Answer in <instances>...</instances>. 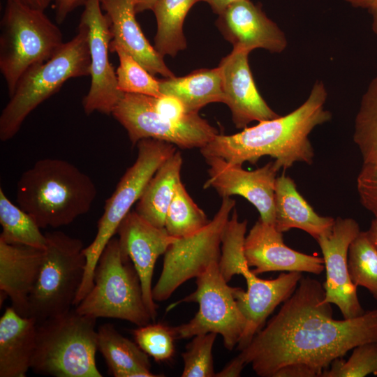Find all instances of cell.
Returning a JSON list of instances; mask_svg holds the SVG:
<instances>
[{"instance_id": "1", "label": "cell", "mask_w": 377, "mask_h": 377, "mask_svg": "<svg viewBox=\"0 0 377 377\" xmlns=\"http://www.w3.org/2000/svg\"><path fill=\"white\" fill-rule=\"evenodd\" d=\"M318 281L302 276L279 312L238 355L260 377H321L356 346L377 342V309L333 318Z\"/></svg>"}, {"instance_id": "2", "label": "cell", "mask_w": 377, "mask_h": 377, "mask_svg": "<svg viewBox=\"0 0 377 377\" xmlns=\"http://www.w3.org/2000/svg\"><path fill=\"white\" fill-rule=\"evenodd\" d=\"M327 97L324 83L317 80L307 99L290 113L233 135L218 134L200 152L205 158L217 156L234 165L256 164L265 156L274 158L279 169L286 170L297 162L311 165L314 149L309 135L332 119V113L325 108Z\"/></svg>"}, {"instance_id": "3", "label": "cell", "mask_w": 377, "mask_h": 377, "mask_svg": "<svg viewBox=\"0 0 377 377\" xmlns=\"http://www.w3.org/2000/svg\"><path fill=\"white\" fill-rule=\"evenodd\" d=\"M96 195V186L88 175L59 158L37 161L17 185L18 206L40 228L71 223L89 211Z\"/></svg>"}, {"instance_id": "4", "label": "cell", "mask_w": 377, "mask_h": 377, "mask_svg": "<svg viewBox=\"0 0 377 377\" xmlns=\"http://www.w3.org/2000/svg\"><path fill=\"white\" fill-rule=\"evenodd\" d=\"M247 221H239L234 208L221 237L219 266L222 276L228 282L235 274L246 279V290L235 287L234 296L246 320L243 334L237 349H244L253 337L264 327L269 316L281 303L288 299L295 290L302 272L281 273L276 278H258L246 260L243 245Z\"/></svg>"}, {"instance_id": "5", "label": "cell", "mask_w": 377, "mask_h": 377, "mask_svg": "<svg viewBox=\"0 0 377 377\" xmlns=\"http://www.w3.org/2000/svg\"><path fill=\"white\" fill-rule=\"evenodd\" d=\"M96 319L71 309L37 323L31 369L55 377H102L96 364Z\"/></svg>"}, {"instance_id": "6", "label": "cell", "mask_w": 377, "mask_h": 377, "mask_svg": "<svg viewBox=\"0 0 377 377\" xmlns=\"http://www.w3.org/2000/svg\"><path fill=\"white\" fill-rule=\"evenodd\" d=\"M90 75L89 33L79 23L77 34L48 61L31 67L19 80L0 115V140L13 138L27 116L69 79Z\"/></svg>"}, {"instance_id": "7", "label": "cell", "mask_w": 377, "mask_h": 377, "mask_svg": "<svg viewBox=\"0 0 377 377\" xmlns=\"http://www.w3.org/2000/svg\"><path fill=\"white\" fill-rule=\"evenodd\" d=\"M0 28V71L10 97L23 75L50 59L64 42L44 11L12 0H6Z\"/></svg>"}, {"instance_id": "8", "label": "cell", "mask_w": 377, "mask_h": 377, "mask_svg": "<svg viewBox=\"0 0 377 377\" xmlns=\"http://www.w3.org/2000/svg\"><path fill=\"white\" fill-rule=\"evenodd\" d=\"M136 145L135 161L126 170L114 191L106 200L103 214L97 224L95 238L83 250L86 266L75 304L80 303L92 288L94 271L100 256L117 233L119 224L138 201L157 170L177 151L171 143L150 138L141 140Z\"/></svg>"}, {"instance_id": "9", "label": "cell", "mask_w": 377, "mask_h": 377, "mask_svg": "<svg viewBox=\"0 0 377 377\" xmlns=\"http://www.w3.org/2000/svg\"><path fill=\"white\" fill-rule=\"evenodd\" d=\"M75 309L82 315L125 320L138 326L152 320L138 274L130 258L121 253L118 238L107 244L95 268L94 285Z\"/></svg>"}, {"instance_id": "10", "label": "cell", "mask_w": 377, "mask_h": 377, "mask_svg": "<svg viewBox=\"0 0 377 377\" xmlns=\"http://www.w3.org/2000/svg\"><path fill=\"white\" fill-rule=\"evenodd\" d=\"M45 235V258L29 300V318L36 323L72 309L86 266L81 239L59 230Z\"/></svg>"}, {"instance_id": "11", "label": "cell", "mask_w": 377, "mask_h": 377, "mask_svg": "<svg viewBox=\"0 0 377 377\" xmlns=\"http://www.w3.org/2000/svg\"><path fill=\"white\" fill-rule=\"evenodd\" d=\"M195 290L181 302H197L199 309L187 323L173 327L177 339L214 332L223 337L225 347L237 346L245 329L246 320L234 296V288L221 274L219 262L212 263L196 278Z\"/></svg>"}, {"instance_id": "12", "label": "cell", "mask_w": 377, "mask_h": 377, "mask_svg": "<svg viewBox=\"0 0 377 377\" xmlns=\"http://www.w3.org/2000/svg\"><path fill=\"white\" fill-rule=\"evenodd\" d=\"M154 98L124 93L112 111V115L126 129L133 145L150 138L184 149H200L219 134L198 113L188 114L179 121L162 117L154 108Z\"/></svg>"}, {"instance_id": "13", "label": "cell", "mask_w": 377, "mask_h": 377, "mask_svg": "<svg viewBox=\"0 0 377 377\" xmlns=\"http://www.w3.org/2000/svg\"><path fill=\"white\" fill-rule=\"evenodd\" d=\"M235 201L223 198L221 206L209 223L198 233L177 238L164 253L160 277L152 288L155 302L168 300L186 281L196 278L212 263L219 262L221 237Z\"/></svg>"}, {"instance_id": "14", "label": "cell", "mask_w": 377, "mask_h": 377, "mask_svg": "<svg viewBox=\"0 0 377 377\" xmlns=\"http://www.w3.org/2000/svg\"><path fill=\"white\" fill-rule=\"evenodd\" d=\"M83 6L80 22L88 29L91 84L82 107L87 114H112L124 93L118 88L116 72L109 59L110 21L103 13L100 0H87Z\"/></svg>"}, {"instance_id": "15", "label": "cell", "mask_w": 377, "mask_h": 377, "mask_svg": "<svg viewBox=\"0 0 377 377\" xmlns=\"http://www.w3.org/2000/svg\"><path fill=\"white\" fill-rule=\"evenodd\" d=\"M360 232L359 224L353 219L337 217L331 232L316 239L326 272V280L323 284L325 302L337 306L345 319L365 312L357 297V287L350 280L348 266L350 244Z\"/></svg>"}, {"instance_id": "16", "label": "cell", "mask_w": 377, "mask_h": 377, "mask_svg": "<svg viewBox=\"0 0 377 377\" xmlns=\"http://www.w3.org/2000/svg\"><path fill=\"white\" fill-rule=\"evenodd\" d=\"M209 165V178L204 188H214L223 198L241 195L250 202L258 211L260 219L274 224V189L276 175L280 170L275 161L252 171L240 165L228 163L222 158H205Z\"/></svg>"}, {"instance_id": "17", "label": "cell", "mask_w": 377, "mask_h": 377, "mask_svg": "<svg viewBox=\"0 0 377 377\" xmlns=\"http://www.w3.org/2000/svg\"><path fill=\"white\" fill-rule=\"evenodd\" d=\"M117 233L121 253L130 258L138 274L145 306L154 321L158 308L151 285L155 264L177 238L170 235L165 228L153 226L135 210L122 220Z\"/></svg>"}, {"instance_id": "18", "label": "cell", "mask_w": 377, "mask_h": 377, "mask_svg": "<svg viewBox=\"0 0 377 377\" xmlns=\"http://www.w3.org/2000/svg\"><path fill=\"white\" fill-rule=\"evenodd\" d=\"M243 249L248 265L254 267L251 270L256 275L276 271L320 274L325 269L323 258L288 247L283 232L260 219L245 236Z\"/></svg>"}, {"instance_id": "19", "label": "cell", "mask_w": 377, "mask_h": 377, "mask_svg": "<svg viewBox=\"0 0 377 377\" xmlns=\"http://www.w3.org/2000/svg\"><path fill=\"white\" fill-rule=\"evenodd\" d=\"M249 53L233 48L219 65L224 103L230 110L236 128L243 129L253 121L260 122L280 116L267 105L256 86L249 64Z\"/></svg>"}, {"instance_id": "20", "label": "cell", "mask_w": 377, "mask_h": 377, "mask_svg": "<svg viewBox=\"0 0 377 377\" xmlns=\"http://www.w3.org/2000/svg\"><path fill=\"white\" fill-rule=\"evenodd\" d=\"M218 15L216 27L233 48L281 53L287 47L285 34L251 0H239Z\"/></svg>"}, {"instance_id": "21", "label": "cell", "mask_w": 377, "mask_h": 377, "mask_svg": "<svg viewBox=\"0 0 377 377\" xmlns=\"http://www.w3.org/2000/svg\"><path fill=\"white\" fill-rule=\"evenodd\" d=\"M101 6L110 21L112 38L110 51L120 47L132 56L149 73L164 77L175 75L166 66L163 57L152 46L144 35L136 20L133 0H100Z\"/></svg>"}, {"instance_id": "22", "label": "cell", "mask_w": 377, "mask_h": 377, "mask_svg": "<svg viewBox=\"0 0 377 377\" xmlns=\"http://www.w3.org/2000/svg\"><path fill=\"white\" fill-rule=\"evenodd\" d=\"M45 249L0 239V291L6 293L12 307L29 318V300L38 280Z\"/></svg>"}, {"instance_id": "23", "label": "cell", "mask_w": 377, "mask_h": 377, "mask_svg": "<svg viewBox=\"0 0 377 377\" xmlns=\"http://www.w3.org/2000/svg\"><path fill=\"white\" fill-rule=\"evenodd\" d=\"M36 321L7 307L0 318V377H24L31 369Z\"/></svg>"}, {"instance_id": "24", "label": "cell", "mask_w": 377, "mask_h": 377, "mask_svg": "<svg viewBox=\"0 0 377 377\" xmlns=\"http://www.w3.org/2000/svg\"><path fill=\"white\" fill-rule=\"evenodd\" d=\"M274 206V225L281 232L297 228L316 240L332 230L335 219L318 214L298 192L293 179L284 173L276 179Z\"/></svg>"}, {"instance_id": "25", "label": "cell", "mask_w": 377, "mask_h": 377, "mask_svg": "<svg viewBox=\"0 0 377 377\" xmlns=\"http://www.w3.org/2000/svg\"><path fill=\"white\" fill-rule=\"evenodd\" d=\"M159 84L161 93L180 100L186 114L198 113L209 103L225 102L219 66L198 69L182 77H165Z\"/></svg>"}, {"instance_id": "26", "label": "cell", "mask_w": 377, "mask_h": 377, "mask_svg": "<svg viewBox=\"0 0 377 377\" xmlns=\"http://www.w3.org/2000/svg\"><path fill=\"white\" fill-rule=\"evenodd\" d=\"M98 350L114 377L161 376L150 371L149 355L135 342L122 336L111 323L99 326Z\"/></svg>"}, {"instance_id": "27", "label": "cell", "mask_w": 377, "mask_h": 377, "mask_svg": "<svg viewBox=\"0 0 377 377\" xmlns=\"http://www.w3.org/2000/svg\"><path fill=\"white\" fill-rule=\"evenodd\" d=\"M183 159L176 151L157 170L136 203L135 211L157 228H164L165 215L181 180Z\"/></svg>"}, {"instance_id": "28", "label": "cell", "mask_w": 377, "mask_h": 377, "mask_svg": "<svg viewBox=\"0 0 377 377\" xmlns=\"http://www.w3.org/2000/svg\"><path fill=\"white\" fill-rule=\"evenodd\" d=\"M201 0H156L153 8L157 23L154 47L163 57H175L186 47L184 22L191 7Z\"/></svg>"}, {"instance_id": "29", "label": "cell", "mask_w": 377, "mask_h": 377, "mask_svg": "<svg viewBox=\"0 0 377 377\" xmlns=\"http://www.w3.org/2000/svg\"><path fill=\"white\" fill-rule=\"evenodd\" d=\"M0 239L13 244H24L45 249L46 237L32 217L15 205L0 188Z\"/></svg>"}, {"instance_id": "30", "label": "cell", "mask_w": 377, "mask_h": 377, "mask_svg": "<svg viewBox=\"0 0 377 377\" xmlns=\"http://www.w3.org/2000/svg\"><path fill=\"white\" fill-rule=\"evenodd\" d=\"M209 221L180 182L165 215L168 233L176 238L187 237L202 230Z\"/></svg>"}, {"instance_id": "31", "label": "cell", "mask_w": 377, "mask_h": 377, "mask_svg": "<svg viewBox=\"0 0 377 377\" xmlns=\"http://www.w3.org/2000/svg\"><path fill=\"white\" fill-rule=\"evenodd\" d=\"M348 266L353 283L367 289L377 300V249L367 231H360L350 244Z\"/></svg>"}, {"instance_id": "32", "label": "cell", "mask_w": 377, "mask_h": 377, "mask_svg": "<svg viewBox=\"0 0 377 377\" xmlns=\"http://www.w3.org/2000/svg\"><path fill=\"white\" fill-rule=\"evenodd\" d=\"M353 140L363 159L377 156V75L362 97L355 119Z\"/></svg>"}, {"instance_id": "33", "label": "cell", "mask_w": 377, "mask_h": 377, "mask_svg": "<svg viewBox=\"0 0 377 377\" xmlns=\"http://www.w3.org/2000/svg\"><path fill=\"white\" fill-rule=\"evenodd\" d=\"M116 52L119 65L116 70L118 88L123 93L142 94L160 97L159 80L154 78L132 56L120 47H114L110 51Z\"/></svg>"}, {"instance_id": "34", "label": "cell", "mask_w": 377, "mask_h": 377, "mask_svg": "<svg viewBox=\"0 0 377 377\" xmlns=\"http://www.w3.org/2000/svg\"><path fill=\"white\" fill-rule=\"evenodd\" d=\"M350 357L334 360L321 377H364L377 376V342L360 344L353 349Z\"/></svg>"}, {"instance_id": "35", "label": "cell", "mask_w": 377, "mask_h": 377, "mask_svg": "<svg viewBox=\"0 0 377 377\" xmlns=\"http://www.w3.org/2000/svg\"><path fill=\"white\" fill-rule=\"evenodd\" d=\"M138 346L156 362L171 359L175 353L173 327L162 323L147 324L132 331Z\"/></svg>"}, {"instance_id": "36", "label": "cell", "mask_w": 377, "mask_h": 377, "mask_svg": "<svg viewBox=\"0 0 377 377\" xmlns=\"http://www.w3.org/2000/svg\"><path fill=\"white\" fill-rule=\"evenodd\" d=\"M217 334L209 332L194 337L182 353L184 361L182 377H214L212 348Z\"/></svg>"}, {"instance_id": "37", "label": "cell", "mask_w": 377, "mask_h": 377, "mask_svg": "<svg viewBox=\"0 0 377 377\" xmlns=\"http://www.w3.org/2000/svg\"><path fill=\"white\" fill-rule=\"evenodd\" d=\"M357 190L362 206L377 219V156L363 159Z\"/></svg>"}, {"instance_id": "38", "label": "cell", "mask_w": 377, "mask_h": 377, "mask_svg": "<svg viewBox=\"0 0 377 377\" xmlns=\"http://www.w3.org/2000/svg\"><path fill=\"white\" fill-rule=\"evenodd\" d=\"M154 105L156 111L168 119L179 121L188 114L181 101L172 96L162 95L154 98Z\"/></svg>"}, {"instance_id": "39", "label": "cell", "mask_w": 377, "mask_h": 377, "mask_svg": "<svg viewBox=\"0 0 377 377\" xmlns=\"http://www.w3.org/2000/svg\"><path fill=\"white\" fill-rule=\"evenodd\" d=\"M87 0H52L57 24L65 21L68 15L80 6H84Z\"/></svg>"}, {"instance_id": "40", "label": "cell", "mask_w": 377, "mask_h": 377, "mask_svg": "<svg viewBox=\"0 0 377 377\" xmlns=\"http://www.w3.org/2000/svg\"><path fill=\"white\" fill-rule=\"evenodd\" d=\"M351 6L366 10L371 16V29L377 34V0H344Z\"/></svg>"}, {"instance_id": "41", "label": "cell", "mask_w": 377, "mask_h": 377, "mask_svg": "<svg viewBox=\"0 0 377 377\" xmlns=\"http://www.w3.org/2000/svg\"><path fill=\"white\" fill-rule=\"evenodd\" d=\"M246 366L242 358L237 355L228 362L224 368L218 373L216 377H237L239 376L244 367Z\"/></svg>"}, {"instance_id": "42", "label": "cell", "mask_w": 377, "mask_h": 377, "mask_svg": "<svg viewBox=\"0 0 377 377\" xmlns=\"http://www.w3.org/2000/svg\"><path fill=\"white\" fill-rule=\"evenodd\" d=\"M239 0H201L209 4L213 12L217 15L221 14L229 6Z\"/></svg>"}, {"instance_id": "43", "label": "cell", "mask_w": 377, "mask_h": 377, "mask_svg": "<svg viewBox=\"0 0 377 377\" xmlns=\"http://www.w3.org/2000/svg\"><path fill=\"white\" fill-rule=\"evenodd\" d=\"M29 8L45 11L52 0H12Z\"/></svg>"}, {"instance_id": "44", "label": "cell", "mask_w": 377, "mask_h": 377, "mask_svg": "<svg viewBox=\"0 0 377 377\" xmlns=\"http://www.w3.org/2000/svg\"><path fill=\"white\" fill-rule=\"evenodd\" d=\"M137 13L145 10H152L156 0H133Z\"/></svg>"}, {"instance_id": "45", "label": "cell", "mask_w": 377, "mask_h": 377, "mask_svg": "<svg viewBox=\"0 0 377 377\" xmlns=\"http://www.w3.org/2000/svg\"><path fill=\"white\" fill-rule=\"evenodd\" d=\"M367 232L370 240L377 249V219L372 220Z\"/></svg>"}]
</instances>
